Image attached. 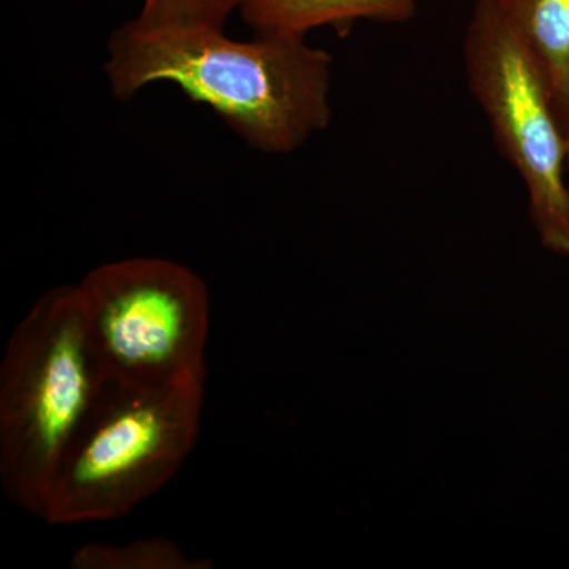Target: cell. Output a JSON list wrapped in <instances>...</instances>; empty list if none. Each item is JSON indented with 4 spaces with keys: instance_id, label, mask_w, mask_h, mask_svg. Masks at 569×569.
I'll return each instance as SVG.
<instances>
[{
    "instance_id": "9",
    "label": "cell",
    "mask_w": 569,
    "mask_h": 569,
    "mask_svg": "<svg viewBox=\"0 0 569 569\" xmlns=\"http://www.w3.org/2000/svg\"><path fill=\"white\" fill-rule=\"evenodd\" d=\"M246 0H142L134 24L146 29H224Z\"/></svg>"
},
{
    "instance_id": "3",
    "label": "cell",
    "mask_w": 569,
    "mask_h": 569,
    "mask_svg": "<svg viewBox=\"0 0 569 569\" xmlns=\"http://www.w3.org/2000/svg\"><path fill=\"white\" fill-rule=\"evenodd\" d=\"M203 389L114 383L63 462L43 519L58 526L104 522L159 492L197 443Z\"/></svg>"
},
{
    "instance_id": "6",
    "label": "cell",
    "mask_w": 569,
    "mask_h": 569,
    "mask_svg": "<svg viewBox=\"0 0 569 569\" xmlns=\"http://www.w3.org/2000/svg\"><path fill=\"white\" fill-rule=\"evenodd\" d=\"M242 18L257 36H302L356 21L406 22L415 17L417 0H246Z\"/></svg>"
},
{
    "instance_id": "7",
    "label": "cell",
    "mask_w": 569,
    "mask_h": 569,
    "mask_svg": "<svg viewBox=\"0 0 569 569\" xmlns=\"http://www.w3.org/2000/svg\"><path fill=\"white\" fill-rule=\"evenodd\" d=\"M548 81L563 130L569 123V0H498Z\"/></svg>"
},
{
    "instance_id": "8",
    "label": "cell",
    "mask_w": 569,
    "mask_h": 569,
    "mask_svg": "<svg viewBox=\"0 0 569 569\" xmlns=\"http://www.w3.org/2000/svg\"><path fill=\"white\" fill-rule=\"evenodd\" d=\"M197 563L164 538L138 539L122 546H84L71 559V567L81 569H194Z\"/></svg>"
},
{
    "instance_id": "10",
    "label": "cell",
    "mask_w": 569,
    "mask_h": 569,
    "mask_svg": "<svg viewBox=\"0 0 569 569\" xmlns=\"http://www.w3.org/2000/svg\"><path fill=\"white\" fill-rule=\"evenodd\" d=\"M565 163H567V173L569 174V123L567 130H565ZM569 190V181H568Z\"/></svg>"
},
{
    "instance_id": "4",
    "label": "cell",
    "mask_w": 569,
    "mask_h": 569,
    "mask_svg": "<svg viewBox=\"0 0 569 569\" xmlns=\"http://www.w3.org/2000/svg\"><path fill=\"white\" fill-rule=\"evenodd\" d=\"M97 355L114 383L204 387L209 295L192 269L134 257L92 269L78 283Z\"/></svg>"
},
{
    "instance_id": "1",
    "label": "cell",
    "mask_w": 569,
    "mask_h": 569,
    "mask_svg": "<svg viewBox=\"0 0 569 569\" xmlns=\"http://www.w3.org/2000/svg\"><path fill=\"white\" fill-rule=\"evenodd\" d=\"M107 48L104 73L118 99L174 84L257 151L293 152L331 122L332 58L302 36L234 40L224 29L159 31L130 20Z\"/></svg>"
},
{
    "instance_id": "2",
    "label": "cell",
    "mask_w": 569,
    "mask_h": 569,
    "mask_svg": "<svg viewBox=\"0 0 569 569\" xmlns=\"http://www.w3.org/2000/svg\"><path fill=\"white\" fill-rule=\"evenodd\" d=\"M112 387L78 284L37 299L0 369V478L11 501L43 518L63 462Z\"/></svg>"
},
{
    "instance_id": "5",
    "label": "cell",
    "mask_w": 569,
    "mask_h": 569,
    "mask_svg": "<svg viewBox=\"0 0 569 569\" xmlns=\"http://www.w3.org/2000/svg\"><path fill=\"white\" fill-rule=\"evenodd\" d=\"M463 66L497 148L522 179L539 241L569 257L565 130L537 58L498 0H475Z\"/></svg>"
}]
</instances>
